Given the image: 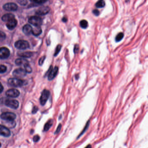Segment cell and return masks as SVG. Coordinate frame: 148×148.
I'll return each instance as SVG.
<instances>
[{
  "mask_svg": "<svg viewBox=\"0 0 148 148\" xmlns=\"http://www.w3.org/2000/svg\"><path fill=\"white\" fill-rule=\"evenodd\" d=\"M15 47L19 49L24 50L29 47V43L27 41L20 40L15 43Z\"/></svg>",
  "mask_w": 148,
  "mask_h": 148,
  "instance_id": "6da1fadb",
  "label": "cell"
},
{
  "mask_svg": "<svg viewBox=\"0 0 148 148\" xmlns=\"http://www.w3.org/2000/svg\"><path fill=\"white\" fill-rule=\"evenodd\" d=\"M5 104L7 107L13 109H17L19 107V103L18 101L14 99H6L4 102Z\"/></svg>",
  "mask_w": 148,
  "mask_h": 148,
  "instance_id": "7a4b0ae2",
  "label": "cell"
},
{
  "mask_svg": "<svg viewBox=\"0 0 148 148\" xmlns=\"http://www.w3.org/2000/svg\"><path fill=\"white\" fill-rule=\"evenodd\" d=\"M8 83L12 86L19 87L22 86L23 85L24 81L18 78H11L8 79Z\"/></svg>",
  "mask_w": 148,
  "mask_h": 148,
  "instance_id": "3957f363",
  "label": "cell"
},
{
  "mask_svg": "<svg viewBox=\"0 0 148 148\" xmlns=\"http://www.w3.org/2000/svg\"><path fill=\"white\" fill-rule=\"evenodd\" d=\"M50 92L48 90L45 89L42 91L41 98H40V103L41 105L44 106L50 97Z\"/></svg>",
  "mask_w": 148,
  "mask_h": 148,
  "instance_id": "277c9868",
  "label": "cell"
},
{
  "mask_svg": "<svg viewBox=\"0 0 148 148\" xmlns=\"http://www.w3.org/2000/svg\"><path fill=\"white\" fill-rule=\"evenodd\" d=\"M28 22L35 27H40L42 24V20L40 17L32 16L29 18Z\"/></svg>",
  "mask_w": 148,
  "mask_h": 148,
  "instance_id": "5b68a950",
  "label": "cell"
},
{
  "mask_svg": "<svg viewBox=\"0 0 148 148\" xmlns=\"http://www.w3.org/2000/svg\"><path fill=\"white\" fill-rule=\"evenodd\" d=\"M0 117L4 120H14L16 117V115L14 113L12 112H5L2 113Z\"/></svg>",
  "mask_w": 148,
  "mask_h": 148,
  "instance_id": "8992f818",
  "label": "cell"
},
{
  "mask_svg": "<svg viewBox=\"0 0 148 148\" xmlns=\"http://www.w3.org/2000/svg\"><path fill=\"white\" fill-rule=\"evenodd\" d=\"M13 75L15 78H23L26 76V72L24 69H16L14 70L13 72Z\"/></svg>",
  "mask_w": 148,
  "mask_h": 148,
  "instance_id": "52a82bcc",
  "label": "cell"
},
{
  "mask_svg": "<svg viewBox=\"0 0 148 148\" xmlns=\"http://www.w3.org/2000/svg\"><path fill=\"white\" fill-rule=\"evenodd\" d=\"M3 8L4 10L8 11H17L18 6L15 3H7L4 5Z\"/></svg>",
  "mask_w": 148,
  "mask_h": 148,
  "instance_id": "ba28073f",
  "label": "cell"
},
{
  "mask_svg": "<svg viewBox=\"0 0 148 148\" xmlns=\"http://www.w3.org/2000/svg\"><path fill=\"white\" fill-rule=\"evenodd\" d=\"M10 55V50L7 48H0V59H6Z\"/></svg>",
  "mask_w": 148,
  "mask_h": 148,
  "instance_id": "9c48e42d",
  "label": "cell"
},
{
  "mask_svg": "<svg viewBox=\"0 0 148 148\" xmlns=\"http://www.w3.org/2000/svg\"><path fill=\"white\" fill-rule=\"evenodd\" d=\"M49 71H50L48 74V79L49 81H51L57 76L58 72V68L57 66H56L53 69L52 67L51 66Z\"/></svg>",
  "mask_w": 148,
  "mask_h": 148,
  "instance_id": "30bf717a",
  "label": "cell"
},
{
  "mask_svg": "<svg viewBox=\"0 0 148 148\" xmlns=\"http://www.w3.org/2000/svg\"><path fill=\"white\" fill-rule=\"evenodd\" d=\"M20 93L18 90L16 89H10L7 90L6 92V94L7 97L10 98H15L19 96Z\"/></svg>",
  "mask_w": 148,
  "mask_h": 148,
  "instance_id": "8fae6325",
  "label": "cell"
},
{
  "mask_svg": "<svg viewBox=\"0 0 148 148\" xmlns=\"http://www.w3.org/2000/svg\"><path fill=\"white\" fill-rule=\"evenodd\" d=\"M0 135L7 137L11 136V132L9 129L5 126L0 125Z\"/></svg>",
  "mask_w": 148,
  "mask_h": 148,
  "instance_id": "7c38bea8",
  "label": "cell"
},
{
  "mask_svg": "<svg viewBox=\"0 0 148 148\" xmlns=\"http://www.w3.org/2000/svg\"><path fill=\"white\" fill-rule=\"evenodd\" d=\"M50 8L47 6L42 7L39 8L36 12V14L39 15H45L50 12Z\"/></svg>",
  "mask_w": 148,
  "mask_h": 148,
  "instance_id": "4fadbf2b",
  "label": "cell"
},
{
  "mask_svg": "<svg viewBox=\"0 0 148 148\" xmlns=\"http://www.w3.org/2000/svg\"><path fill=\"white\" fill-rule=\"evenodd\" d=\"M18 24V21L15 18L12 19L7 22L6 26L10 30L14 29Z\"/></svg>",
  "mask_w": 148,
  "mask_h": 148,
  "instance_id": "5bb4252c",
  "label": "cell"
},
{
  "mask_svg": "<svg viewBox=\"0 0 148 148\" xmlns=\"http://www.w3.org/2000/svg\"><path fill=\"white\" fill-rule=\"evenodd\" d=\"M2 123L4 124L3 125L7 128H13L16 126V122L14 120H4Z\"/></svg>",
  "mask_w": 148,
  "mask_h": 148,
  "instance_id": "9a60e30c",
  "label": "cell"
},
{
  "mask_svg": "<svg viewBox=\"0 0 148 148\" xmlns=\"http://www.w3.org/2000/svg\"><path fill=\"white\" fill-rule=\"evenodd\" d=\"M32 28L29 24H26L23 28V33L26 35H29L32 32Z\"/></svg>",
  "mask_w": 148,
  "mask_h": 148,
  "instance_id": "2e32d148",
  "label": "cell"
},
{
  "mask_svg": "<svg viewBox=\"0 0 148 148\" xmlns=\"http://www.w3.org/2000/svg\"><path fill=\"white\" fill-rule=\"evenodd\" d=\"M14 18H15V16L14 14H11V13H7V14L3 15L1 19L4 22H7L9 20Z\"/></svg>",
  "mask_w": 148,
  "mask_h": 148,
  "instance_id": "e0dca14e",
  "label": "cell"
},
{
  "mask_svg": "<svg viewBox=\"0 0 148 148\" xmlns=\"http://www.w3.org/2000/svg\"><path fill=\"white\" fill-rule=\"evenodd\" d=\"M42 32L41 28L40 27H35V28H32V32L31 34L34 35L35 36H38L40 35Z\"/></svg>",
  "mask_w": 148,
  "mask_h": 148,
  "instance_id": "ac0fdd59",
  "label": "cell"
},
{
  "mask_svg": "<svg viewBox=\"0 0 148 148\" xmlns=\"http://www.w3.org/2000/svg\"><path fill=\"white\" fill-rule=\"evenodd\" d=\"M53 120L51 119V120H49L46 123L45 126H44V131H49V129L52 126L53 124Z\"/></svg>",
  "mask_w": 148,
  "mask_h": 148,
  "instance_id": "d6986e66",
  "label": "cell"
},
{
  "mask_svg": "<svg viewBox=\"0 0 148 148\" xmlns=\"http://www.w3.org/2000/svg\"><path fill=\"white\" fill-rule=\"evenodd\" d=\"M18 55L19 57L23 58H30L32 56L33 53L30 52H20Z\"/></svg>",
  "mask_w": 148,
  "mask_h": 148,
  "instance_id": "ffe728a7",
  "label": "cell"
},
{
  "mask_svg": "<svg viewBox=\"0 0 148 148\" xmlns=\"http://www.w3.org/2000/svg\"><path fill=\"white\" fill-rule=\"evenodd\" d=\"M27 63H28V61L26 59H18L15 60V64L18 65H24Z\"/></svg>",
  "mask_w": 148,
  "mask_h": 148,
  "instance_id": "44dd1931",
  "label": "cell"
},
{
  "mask_svg": "<svg viewBox=\"0 0 148 148\" xmlns=\"http://www.w3.org/2000/svg\"><path fill=\"white\" fill-rule=\"evenodd\" d=\"M105 6V2L104 0H99L96 3V6L97 8H103Z\"/></svg>",
  "mask_w": 148,
  "mask_h": 148,
  "instance_id": "7402d4cb",
  "label": "cell"
},
{
  "mask_svg": "<svg viewBox=\"0 0 148 148\" xmlns=\"http://www.w3.org/2000/svg\"><path fill=\"white\" fill-rule=\"evenodd\" d=\"M80 26L81 28L82 29L87 28L88 26V22L86 20H81L80 23Z\"/></svg>",
  "mask_w": 148,
  "mask_h": 148,
  "instance_id": "603a6c76",
  "label": "cell"
},
{
  "mask_svg": "<svg viewBox=\"0 0 148 148\" xmlns=\"http://www.w3.org/2000/svg\"><path fill=\"white\" fill-rule=\"evenodd\" d=\"M124 37V34L122 33H120L116 36L115 38V40L116 42H119L123 39Z\"/></svg>",
  "mask_w": 148,
  "mask_h": 148,
  "instance_id": "cb8c5ba5",
  "label": "cell"
},
{
  "mask_svg": "<svg viewBox=\"0 0 148 148\" xmlns=\"http://www.w3.org/2000/svg\"><path fill=\"white\" fill-rule=\"evenodd\" d=\"M24 70L26 73H30L32 72V69L28 63L24 65Z\"/></svg>",
  "mask_w": 148,
  "mask_h": 148,
  "instance_id": "d4e9b609",
  "label": "cell"
},
{
  "mask_svg": "<svg viewBox=\"0 0 148 148\" xmlns=\"http://www.w3.org/2000/svg\"><path fill=\"white\" fill-rule=\"evenodd\" d=\"M61 48H62V46L61 45H58L57 46L56 49H55V52H54V57H57L59 53L61 50Z\"/></svg>",
  "mask_w": 148,
  "mask_h": 148,
  "instance_id": "484cf974",
  "label": "cell"
},
{
  "mask_svg": "<svg viewBox=\"0 0 148 148\" xmlns=\"http://www.w3.org/2000/svg\"><path fill=\"white\" fill-rule=\"evenodd\" d=\"M90 120H89V121L87 122V123L86 125L84 127V129H83V131H82V132L80 134V135H79V136H78V137H77V138H78L80 137L81 136H82V134H83V133H84L88 129V127H89V125H90Z\"/></svg>",
  "mask_w": 148,
  "mask_h": 148,
  "instance_id": "4316f807",
  "label": "cell"
},
{
  "mask_svg": "<svg viewBox=\"0 0 148 148\" xmlns=\"http://www.w3.org/2000/svg\"><path fill=\"white\" fill-rule=\"evenodd\" d=\"M6 34L3 31L0 30V41H2L5 39Z\"/></svg>",
  "mask_w": 148,
  "mask_h": 148,
  "instance_id": "83f0119b",
  "label": "cell"
},
{
  "mask_svg": "<svg viewBox=\"0 0 148 148\" xmlns=\"http://www.w3.org/2000/svg\"><path fill=\"white\" fill-rule=\"evenodd\" d=\"M7 67L4 65H0V74L5 73L7 71Z\"/></svg>",
  "mask_w": 148,
  "mask_h": 148,
  "instance_id": "f1b7e54d",
  "label": "cell"
},
{
  "mask_svg": "<svg viewBox=\"0 0 148 148\" xmlns=\"http://www.w3.org/2000/svg\"><path fill=\"white\" fill-rule=\"evenodd\" d=\"M79 49H80V47L78 44H76L75 45L74 48V54H77L79 52Z\"/></svg>",
  "mask_w": 148,
  "mask_h": 148,
  "instance_id": "f546056e",
  "label": "cell"
},
{
  "mask_svg": "<svg viewBox=\"0 0 148 148\" xmlns=\"http://www.w3.org/2000/svg\"><path fill=\"white\" fill-rule=\"evenodd\" d=\"M30 1L32 2H35V3H37V4H42V3H44V2H46L47 0H30Z\"/></svg>",
  "mask_w": 148,
  "mask_h": 148,
  "instance_id": "4dcf8cb0",
  "label": "cell"
},
{
  "mask_svg": "<svg viewBox=\"0 0 148 148\" xmlns=\"http://www.w3.org/2000/svg\"><path fill=\"white\" fill-rule=\"evenodd\" d=\"M18 3L22 5H25L28 3L27 0H18Z\"/></svg>",
  "mask_w": 148,
  "mask_h": 148,
  "instance_id": "1f68e13d",
  "label": "cell"
},
{
  "mask_svg": "<svg viewBox=\"0 0 148 148\" xmlns=\"http://www.w3.org/2000/svg\"><path fill=\"white\" fill-rule=\"evenodd\" d=\"M46 57H42L39 60V65H43V63H44V61H45V59Z\"/></svg>",
  "mask_w": 148,
  "mask_h": 148,
  "instance_id": "d6a6232c",
  "label": "cell"
},
{
  "mask_svg": "<svg viewBox=\"0 0 148 148\" xmlns=\"http://www.w3.org/2000/svg\"><path fill=\"white\" fill-rule=\"evenodd\" d=\"M40 137L39 136L36 135L35 136H34L33 137V140H34V142H37L39 140H40Z\"/></svg>",
  "mask_w": 148,
  "mask_h": 148,
  "instance_id": "836d02e7",
  "label": "cell"
},
{
  "mask_svg": "<svg viewBox=\"0 0 148 148\" xmlns=\"http://www.w3.org/2000/svg\"><path fill=\"white\" fill-rule=\"evenodd\" d=\"M61 127H62V125H61V124H59L58 126L57 130H56V132H55V134H58V133L60 132V130H61Z\"/></svg>",
  "mask_w": 148,
  "mask_h": 148,
  "instance_id": "e575fe53",
  "label": "cell"
},
{
  "mask_svg": "<svg viewBox=\"0 0 148 148\" xmlns=\"http://www.w3.org/2000/svg\"><path fill=\"white\" fill-rule=\"evenodd\" d=\"M93 14L96 15V16H98L99 15V11L98 10H97V9H95V10H93Z\"/></svg>",
  "mask_w": 148,
  "mask_h": 148,
  "instance_id": "d590c367",
  "label": "cell"
},
{
  "mask_svg": "<svg viewBox=\"0 0 148 148\" xmlns=\"http://www.w3.org/2000/svg\"><path fill=\"white\" fill-rule=\"evenodd\" d=\"M38 108L36 106H34L33 108V110H32V113L33 114H35L38 111Z\"/></svg>",
  "mask_w": 148,
  "mask_h": 148,
  "instance_id": "8d00e7d4",
  "label": "cell"
},
{
  "mask_svg": "<svg viewBox=\"0 0 148 148\" xmlns=\"http://www.w3.org/2000/svg\"><path fill=\"white\" fill-rule=\"evenodd\" d=\"M3 90H4V87H3V85L0 82V94L3 91Z\"/></svg>",
  "mask_w": 148,
  "mask_h": 148,
  "instance_id": "74e56055",
  "label": "cell"
},
{
  "mask_svg": "<svg viewBox=\"0 0 148 148\" xmlns=\"http://www.w3.org/2000/svg\"><path fill=\"white\" fill-rule=\"evenodd\" d=\"M62 21L64 22H67V21H68V19H67V18L66 17H64L63 18V19H62Z\"/></svg>",
  "mask_w": 148,
  "mask_h": 148,
  "instance_id": "f35d334b",
  "label": "cell"
},
{
  "mask_svg": "<svg viewBox=\"0 0 148 148\" xmlns=\"http://www.w3.org/2000/svg\"><path fill=\"white\" fill-rule=\"evenodd\" d=\"M85 148H92V146L91 145H88Z\"/></svg>",
  "mask_w": 148,
  "mask_h": 148,
  "instance_id": "ab89813d",
  "label": "cell"
},
{
  "mask_svg": "<svg viewBox=\"0 0 148 148\" xmlns=\"http://www.w3.org/2000/svg\"><path fill=\"white\" fill-rule=\"evenodd\" d=\"M75 78L76 80L78 79L79 78V75H75Z\"/></svg>",
  "mask_w": 148,
  "mask_h": 148,
  "instance_id": "60d3db41",
  "label": "cell"
},
{
  "mask_svg": "<svg viewBox=\"0 0 148 148\" xmlns=\"http://www.w3.org/2000/svg\"><path fill=\"white\" fill-rule=\"evenodd\" d=\"M1 147V143H0V147Z\"/></svg>",
  "mask_w": 148,
  "mask_h": 148,
  "instance_id": "b9f144b4",
  "label": "cell"
}]
</instances>
